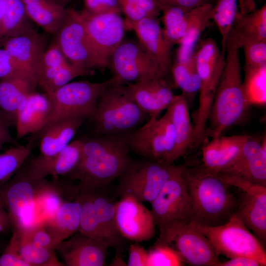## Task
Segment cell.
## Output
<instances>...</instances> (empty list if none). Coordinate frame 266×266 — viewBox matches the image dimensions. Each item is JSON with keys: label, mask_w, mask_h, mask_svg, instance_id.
<instances>
[{"label": "cell", "mask_w": 266, "mask_h": 266, "mask_svg": "<svg viewBox=\"0 0 266 266\" xmlns=\"http://www.w3.org/2000/svg\"><path fill=\"white\" fill-rule=\"evenodd\" d=\"M240 48L232 29L227 41L224 66L208 118L206 137L222 135L240 123L248 112L250 105L241 76Z\"/></svg>", "instance_id": "obj_1"}, {"label": "cell", "mask_w": 266, "mask_h": 266, "mask_svg": "<svg viewBox=\"0 0 266 266\" xmlns=\"http://www.w3.org/2000/svg\"><path fill=\"white\" fill-rule=\"evenodd\" d=\"M128 136L96 134L82 139L81 160L68 175L70 179L78 180L80 187L110 184L135 161L130 155Z\"/></svg>", "instance_id": "obj_2"}, {"label": "cell", "mask_w": 266, "mask_h": 266, "mask_svg": "<svg viewBox=\"0 0 266 266\" xmlns=\"http://www.w3.org/2000/svg\"><path fill=\"white\" fill-rule=\"evenodd\" d=\"M183 173L192 204L191 222L198 226H217L227 223L235 214L238 199L219 175L201 165L189 167L186 165Z\"/></svg>", "instance_id": "obj_3"}, {"label": "cell", "mask_w": 266, "mask_h": 266, "mask_svg": "<svg viewBox=\"0 0 266 266\" xmlns=\"http://www.w3.org/2000/svg\"><path fill=\"white\" fill-rule=\"evenodd\" d=\"M109 185L79 187L74 199L81 204L78 232L122 254L126 240L119 233L116 223V197Z\"/></svg>", "instance_id": "obj_4"}, {"label": "cell", "mask_w": 266, "mask_h": 266, "mask_svg": "<svg viewBox=\"0 0 266 266\" xmlns=\"http://www.w3.org/2000/svg\"><path fill=\"white\" fill-rule=\"evenodd\" d=\"M147 115L133 98L127 86L115 80L100 96L91 118L96 134L128 136Z\"/></svg>", "instance_id": "obj_5"}, {"label": "cell", "mask_w": 266, "mask_h": 266, "mask_svg": "<svg viewBox=\"0 0 266 266\" xmlns=\"http://www.w3.org/2000/svg\"><path fill=\"white\" fill-rule=\"evenodd\" d=\"M23 166L12 178L0 184V200L9 215L13 230L20 233L28 230L38 222L35 200L48 182L46 178L31 176Z\"/></svg>", "instance_id": "obj_6"}, {"label": "cell", "mask_w": 266, "mask_h": 266, "mask_svg": "<svg viewBox=\"0 0 266 266\" xmlns=\"http://www.w3.org/2000/svg\"><path fill=\"white\" fill-rule=\"evenodd\" d=\"M114 80L112 77L101 82H69L47 96L51 106L48 123L67 118L91 119L100 96Z\"/></svg>", "instance_id": "obj_7"}, {"label": "cell", "mask_w": 266, "mask_h": 266, "mask_svg": "<svg viewBox=\"0 0 266 266\" xmlns=\"http://www.w3.org/2000/svg\"><path fill=\"white\" fill-rule=\"evenodd\" d=\"M209 239L217 255L230 259L246 256L266 266V252L262 243L234 214L225 224L217 226L197 225Z\"/></svg>", "instance_id": "obj_8"}, {"label": "cell", "mask_w": 266, "mask_h": 266, "mask_svg": "<svg viewBox=\"0 0 266 266\" xmlns=\"http://www.w3.org/2000/svg\"><path fill=\"white\" fill-rule=\"evenodd\" d=\"M185 165H176L170 178L150 203L160 233L174 225L192 222V204L183 173Z\"/></svg>", "instance_id": "obj_9"}, {"label": "cell", "mask_w": 266, "mask_h": 266, "mask_svg": "<svg viewBox=\"0 0 266 266\" xmlns=\"http://www.w3.org/2000/svg\"><path fill=\"white\" fill-rule=\"evenodd\" d=\"M176 165H167L145 159L134 161L118 177V197H133L142 202L151 203L158 195L174 171Z\"/></svg>", "instance_id": "obj_10"}, {"label": "cell", "mask_w": 266, "mask_h": 266, "mask_svg": "<svg viewBox=\"0 0 266 266\" xmlns=\"http://www.w3.org/2000/svg\"><path fill=\"white\" fill-rule=\"evenodd\" d=\"M128 141L130 151L145 159L167 165L174 164V132L166 111L161 117L149 119L128 136Z\"/></svg>", "instance_id": "obj_11"}, {"label": "cell", "mask_w": 266, "mask_h": 266, "mask_svg": "<svg viewBox=\"0 0 266 266\" xmlns=\"http://www.w3.org/2000/svg\"><path fill=\"white\" fill-rule=\"evenodd\" d=\"M108 67L119 84L167 77L138 41L124 39L111 56Z\"/></svg>", "instance_id": "obj_12"}, {"label": "cell", "mask_w": 266, "mask_h": 266, "mask_svg": "<svg viewBox=\"0 0 266 266\" xmlns=\"http://www.w3.org/2000/svg\"><path fill=\"white\" fill-rule=\"evenodd\" d=\"M158 240L167 243L183 263L193 266H219L221 262L209 239L192 222L174 225L160 233Z\"/></svg>", "instance_id": "obj_13"}, {"label": "cell", "mask_w": 266, "mask_h": 266, "mask_svg": "<svg viewBox=\"0 0 266 266\" xmlns=\"http://www.w3.org/2000/svg\"><path fill=\"white\" fill-rule=\"evenodd\" d=\"M55 36L69 64L86 73L92 68L101 67L88 36L85 21L80 12L68 9L66 19Z\"/></svg>", "instance_id": "obj_14"}, {"label": "cell", "mask_w": 266, "mask_h": 266, "mask_svg": "<svg viewBox=\"0 0 266 266\" xmlns=\"http://www.w3.org/2000/svg\"><path fill=\"white\" fill-rule=\"evenodd\" d=\"M83 17L90 41L101 67H107L111 56L124 40L126 30L125 20L120 13L108 12Z\"/></svg>", "instance_id": "obj_15"}, {"label": "cell", "mask_w": 266, "mask_h": 266, "mask_svg": "<svg viewBox=\"0 0 266 266\" xmlns=\"http://www.w3.org/2000/svg\"><path fill=\"white\" fill-rule=\"evenodd\" d=\"M230 186L239 190L235 214L262 242L266 240V186L218 174Z\"/></svg>", "instance_id": "obj_16"}, {"label": "cell", "mask_w": 266, "mask_h": 266, "mask_svg": "<svg viewBox=\"0 0 266 266\" xmlns=\"http://www.w3.org/2000/svg\"><path fill=\"white\" fill-rule=\"evenodd\" d=\"M115 218L119 233L127 240L149 241L155 236L156 224L151 210L133 197H120L116 203Z\"/></svg>", "instance_id": "obj_17"}, {"label": "cell", "mask_w": 266, "mask_h": 266, "mask_svg": "<svg viewBox=\"0 0 266 266\" xmlns=\"http://www.w3.org/2000/svg\"><path fill=\"white\" fill-rule=\"evenodd\" d=\"M253 184L266 186V141L248 135L239 156L221 173Z\"/></svg>", "instance_id": "obj_18"}, {"label": "cell", "mask_w": 266, "mask_h": 266, "mask_svg": "<svg viewBox=\"0 0 266 266\" xmlns=\"http://www.w3.org/2000/svg\"><path fill=\"white\" fill-rule=\"evenodd\" d=\"M108 248L78 231L56 247L66 266L106 265Z\"/></svg>", "instance_id": "obj_19"}, {"label": "cell", "mask_w": 266, "mask_h": 266, "mask_svg": "<svg viewBox=\"0 0 266 266\" xmlns=\"http://www.w3.org/2000/svg\"><path fill=\"white\" fill-rule=\"evenodd\" d=\"M82 150V139L74 140L56 155L48 157L39 155L31 159L25 166L34 178L44 179L51 175L57 179L59 176L68 175L76 168Z\"/></svg>", "instance_id": "obj_20"}, {"label": "cell", "mask_w": 266, "mask_h": 266, "mask_svg": "<svg viewBox=\"0 0 266 266\" xmlns=\"http://www.w3.org/2000/svg\"><path fill=\"white\" fill-rule=\"evenodd\" d=\"M37 82L29 72L16 70L1 79L0 110L14 125L17 113L28 97L34 92Z\"/></svg>", "instance_id": "obj_21"}, {"label": "cell", "mask_w": 266, "mask_h": 266, "mask_svg": "<svg viewBox=\"0 0 266 266\" xmlns=\"http://www.w3.org/2000/svg\"><path fill=\"white\" fill-rule=\"evenodd\" d=\"M127 87L134 100L149 119L159 117L175 96L164 78L132 83Z\"/></svg>", "instance_id": "obj_22"}, {"label": "cell", "mask_w": 266, "mask_h": 266, "mask_svg": "<svg viewBox=\"0 0 266 266\" xmlns=\"http://www.w3.org/2000/svg\"><path fill=\"white\" fill-rule=\"evenodd\" d=\"M47 39L44 34L33 30L12 37L2 44L20 70L36 75L45 50Z\"/></svg>", "instance_id": "obj_23"}, {"label": "cell", "mask_w": 266, "mask_h": 266, "mask_svg": "<svg viewBox=\"0 0 266 266\" xmlns=\"http://www.w3.org/2000/svg\"><path fill=\"white\" fill-rule=\"evenodd\" d=\"M248 136L221 135L203 142L201 166L211 172L221 173L239 156Z\"/></svg>", "instance_id": "obj_24"}, {"label": "cell", "mask_w": 266, "mask_h": 266, "mask_svg": "<svg viewBox=\"0 0 266 266\" xmlns=\"http://www.w3.org/2000/svg\"><path fill=\"white\" fill-rule=\"evenodd\" d=\"M131 30L134 31L138 42L167 76L172 65L171 49L166 43L158 18H145L133 25Z\"/></svg>", "instance_id": "obj_25"}, {"label": "cell", "mask_w": 266, "mask_h": 266, "mask_svg": "<svg viewBox=\"0 0 266 266\" xmlns=\"http://www.w3.org/2000/svg\"><path fill=\"white\" fill-rule=\"evenodd\" d=\"M50 112L47 96L33 93L17 113L15 123L17 139L41 132L49 123Z\"/></svg>", "instance_id": "obj_26"}, {"label": "cell", "mask_w": 266, "mask_h": 266, "mask_svg": "<svg viewBox=\"0 0 266 266\" xmlns=\"http://www.w3.org/2000/svg\"><path fill=\"white\" fill-rule=\"evenodd\" d=\"M173 126L175 144L173 156L174 163L190 150L193 125L189 112V104L182 95H175L166 109Z\"/></svg>", "instance_id": "obj_27"}, {"label": "cell", "mask_w": 266, "mask_h": 266, "mask_svg": "<svg viewBox=\"0 0 266 266\" xmlns=\"http://www.w3.org/2000/svg\"><path fill=\"white\" fill-rule=\"evenodd\" d=\"M84 121L82 118H67L48 123L42 131L40 155L51 157L63 150L72 141Z\"/></svg>", "instance_id": "obj_28"}, {"label": "cell", "mask_w": 266, "mask_h": 266, "mask_svg": "<svg viewBox=\"0 0 266 266\" xmlns=\"http://www.w3.org/2000/svg\"><path fill=\"white\" fill-rule=\"evenodd\" d=\"M78 191V185L61 182L57 179L48 181L35 200L37 221L54 216L64 202L74 199Z\"/></svg>", "instance_id": "obj_29"}, {"label": "cell", "mask_w": 266, "mask_h": 266, "mask_svg": "<svg viewBox=\"0 0 266 266\" xmlns=\"http://www.w3.org/2000/svg\"><path fill=\"white\" fill-rule=\"evenodd\" d=\"M30 20L48 33L56 35L65 22L68 9L53 0H22Z\"/></svg>", "instance_id": "obj_30"}, {"label": "cell", "mask_w": 266, "mask_h": 266, "mask_svg": "<svg viewBox=\"0 0 266 266\" xmlns=\"http://www.w3.org/2000/svg\"><path fill=\"white\" fill-rule=\"evenodd\" d=\"M213 6L209 2L189 11L186 33L178 44L177 62L187 63L194 57L196 44L210 20Z\"/></svg>", "instance_id": "obj_31"}, {"label": "cell", "mask_w": 266, "mask_h": 266, "mask_svg": "<svg viewBox=\"0 0 266 266\" xmlns=\"http://www.w3.org/2000/svg\"><path fill=\"white\" fill-rule=\"evenodd\" d=\"M81 210L80 202L74 198L64 202L54 216L42 220L57 246L78 231Z\"/></svg>", "instance_id": "obj_32"}, {"label": "cell", "mask_w": 266, "mask_h": 266, "mask_svg": "<svg viewBox=\"0 0 266 266\" xmlns=\"http://www.w3.org/2000/svg\"><path fill=\"white\" fill-rule=\"evenodd\" d=\"M3 0L5 11L0 21V45L10 38L33 30L22 0Z\"/></svg>", "instance_id": "obj_33"}, {"label": "cell", "mask_w": 266, "mask_h": 266, "mask_svg": "<svg viewBox=\"0 0 266 266\" xmlns=\"http://www.w3.org/2000/svg\"><path fill=\"white\" fill-rule=\"evenodd\" d=\"M232 29L239 44L245 41L266 40V4L245 14L237 12Z\"/></svg>", "instance_id": "obj_34"}, {"label": "cell", "mask_w": 266, "mask_h": 266, "mask_svg": "<svg viewBox=\"0 0 266 266\" xmlns=\"http://www.w3.org/2000/svg\"><path fill=\"white\" fill-rule=\"evenodd\" d=\"M177 7H170L162 10L164 27L162 33L167 45L172 47L182 40L188 22V12Z\"/></svg>", "instance_id": "obj_35"}, {"label": "cell", "mask_w": 266, "mask_h": 266, "mask_svg": "<svg viewBox=\"0 0 266 266\" xmlns=\"http://www.w3.org/2000/svg\"><path fill=\"white\" fill-rule=\"evenodd\" d=\"M170 73L176 86L189 101L199 92L200 79L198 73L194 57L187 63L176 62L172 65Z\"/></svg>", "instance_id": "obj_36"}, {"label": "cell", "mask_w": 266, "mask_h": 266, "mask_svg": "<svg viewBox=\"0 0 266 266\" xmlns=\"http://www.w3.org/2000/svg\"><path fill=\"white\" fill-rule=\"evenodd\" d=\"M238 0H218L210 12V20L215 23L221 35V51L225 52L227 39L233 26Z\"/></svg>", "instance_id": "obj_37"}, {"label": "cell", "mask_w": 266, "mask_h": 266, "mask_svg": "<svg viewBox=\"0 0 266 266\" xmlns=\"http://www.w3.org/2000/svg\"><path fill=\"white\" fill-rule=\"evenodd\" d=\"M244 92L250 105H264L266 102V65L244 68Z\"/></svg>", "instance_id": "obj_38"}, {"label": "cell", "mask_w": 266, "mask_h": 266, "mask_svg": "<svg viewBox=\"0 0 266 266\" xmlns=\"http://www.w3.org/2000/svg\"><path fill=\"white\" fill-rule=\"evenodd\" d=\"M19 236V253L29 266H65L58 259L55 249L39 247L25 242L21 239L20 234Z\"/></svg>", "instance_id": "obj_39"}, {"label": "cell", "mask_w": 266, "mask_h": 266, "mask_svg": "<svg viewBox=\"0 0 266 266\" xmlns=\"http://www.w3.org/2000/svg\"><path fill=\"white\" fill-rule=\"evenodd\" d=\"M32 149L30 144L18 145L0 154V184L9 180L21 168Z\"/></svg>", "instance_id": "obj_40"}, {"label": "cell", "mask_w": 266, "mask_h": 266, "mask_svg": "<svg viewBox=\"0 0 266 266\" xmlns=\"http://www.w3.org/2000/svg\"><path fill=\"white\" fill-rule=\"evenodd\" d=\"M147 252L146 266L185 265L176 251L165 242L157 240Z\"/></svg>", "instance_id": "obj_41"}, {"label": "cell", "mask_w": 266, "mask_h": 266, "mask_svg": "<svg viewBox=\"0 0 266 266\" xmlns=\"http://www.w3.org/2000/svg\"><path fill=\"white\" fill-rule=\"evenodd\" d=\"M17 232L20 234L21 239L25 242L55 250L57 246L52 234L42 220L24 232Z\"/></svg>", "instance_id": "obj_42"}, {"label": "cell", "mask_w": 266, "mask_h": 266, "mask_svg": "<svg viewBox=\"0 0 266 266\" xmlns=\"http://www.w3.org/2000/svg\"><path fill=\"white\" fill-rule=\"evenodd\" d=\"M244 54V68L266 65V40L245 41L240 43Z\"/></svg>", "instance_id": "obj_43"}, {"label": "cell", "mask_w": 266, "mask_h": 266, "mask_svg": "<svg viewBox=\"0 0 266 266\" xmlns=\"http://www.w3.org/2000/svg\"><path fill=\"white\" fill-rule=\"evenodd\" d=\"M86 74L83 70L68 63L58 69L54 77L43 90L48 96L73 79Z\"/></svg>", "instance_id": "obj_44"}, {"label": "cell", "mask_w": 266, "mask_h": 266, "mask_svg": "<svg viewBox=\"0 0 266 266\" xmlns=\"http://www.w3.org/2000/svg\"><path fill=\"white\" fill-rule=\"evenodd\" d=\"M20 236L13 230L12 236L0 255V266H29L19 253Z\"/></svg>", "instance_id": "obj_45"}, {"label": "cell", "mask_w": 266, "mask_h": 266, "mask_svg": "<svg viewBox=\"0 0 266 266\" xmlns=\"http://www.w3.org/2000/svg\"><path fill=\"white\" fill-rule=\"evenodd\" d=\"M68 63L55 38L45 49L39 67L57 68Z\"/></svg>", "instance_id": "obj_46"}, {"label": "cell", "mask_w": 266, "mask_h": 266, "mask_svg": "<svg viewBox=\"0 0 266 266\" xmlns=\"http://www.w3.org/2000/svg\"><path fill=\"white\" fill-rule=\"evenodd\" d=\"M85 15H95L108 12H121L119 0H84Z\"/></svg>", "instance_id": "obj_47"}, {"label": "cell", "mask_w": 266, "mask_h": 266, "mask_svg": "<svg viewBox=\"0 0 266 266\" xmlns=\"http://www.w3.org/2000/svg\"><path fill=\"white\" fill-rule=\"evenodd\" d=\"M148 252L138 242L131 244L128 249V266H146Z\"/></svg>", "instance_id": "obj_48"}, {"label": "cell", "mask_w": 266, "mask_h": 266, "mask_svg": "<svg viewBox=\"0 0 266 266\" xmlns=\"http://www.w3.org/2000/svg\"><path fill=\"white\" fill-rule=\"evenodd\" d=\"M161 10L167 7H177L186 10H190L204 3L209 0H154Z\"/></svg>", "instance_id": "obj_49"}, {"label": "cell", "mask_w": 266, "mask_h": 266, "mask_svg": "<svg viewBox=\"0 0 266 266\" xmlns=\"http://www.w3.org/2000/svg\"><path fill=\"white\" fill-rule=\"evenodd\" d=\"M20 69L8 52L0 49V79Z\"/></svg>", "instance_id": "obj_50"}, {"label": "cell", "mask_w": 266, "mask_h": 266, "mask_svg": "<svg viewBox=\"0 0 266 266\" xmlns=\"http://www.w3.org/2000/svg\"><path fill=\"white\" fill-rule=\"evenodd\" d=\"M147 12L150 17L158 18L162 10L154 0H126Z\"/></svg>", "instance_id": "obj_51"}, {"label": "cell", "mask_w": 266, "mask_h": 266, "mask_svg": "<svg viewBox=\"0 0 266 266\" xmlns=\"http://www.w3.org/2000/svg\"><path fill=\"white\" fill-rule=\"evenodd\" d=\"M219 266H262L256 260L246 256H238L220 262Z\"/></svg>", "instance_id": "obj_52"}, {"label": "cell", "mask_w": 266, "mask_h": 266, "mask_svg": "<svg viewBox=\"0 0 266 266\" xmlns=\"http://www.w3.org/2000/svg\"><path fill=\"white\" fill-rule=\"evenodd\" d=\"M12 125L8 119L0 110V142L3 143L12 141L9 127Z\"/></svg>", "instance_id": "obj_53"}, {"label": "cell", "mask_w": 266, "mask_h": 266, "mask_svg": "<svg viewBox=\"0 0 266 266\" xmlns=\"http://www.w3.org/2000/svg\"><path fill=\"white\" fill-rule=\"evenodd\" d=\"M11 226L9 215L0 200V233Z\"/></svg>", "instance_id": "obj_54"}, {"label": "cell", "mask_w": 266, "mask_h": 266, "mask_svg": "<svg viewBox=\"0 0 266 266\" xmlns=\"http://www.w3.org/2000/svg\"><path fill=\"white\" fill-rule=\"evenodd\" d=\"M239 2L240 14H245L256 9L253 0H238Z\"/></svg>", "instance_id": "obj_55"}, {"label": "cell", "mask_w": 266, "mask_h": 266, "mask_svg": "<svg viewBox=\"0 0 266 266\" xmlns=\"http://www.w3.org/2000/svg\"><path fill=\"white\" fill-rule=\"evenodd\" d=\"M110 266H127L123 258L122 254H115Z\"/></svg>", "instance_id": "obj_56"}, {"label": "cell", "mask_w": 266, "mask_h": 266, "mask_svg": "<svg viewBox=\"0 0 266 266\" xmlns=\"http://www.w3.org/2000/svg\"><path fill=\"white\" fill-rule=\"evenodd\" d=\"M5 11V3L3 0H0V21Z\"/></svg>", "instance_id": "obj_57"}, {"label": "cell", "mask_w": 266, "mask_h": 266, "mask_svg": "<svg viewBox=\"0 0 266 266\" xmlns=\"http://www.w3.org/2000/svg\"><path fill=\"white\" fill-rule=\"evenodd\" d=\"M59 4L66 6L67 4L72 1L74 0H53Z\"/></svg>", "instance_id": "obj_58"}, {"label": "cell", "mask_w": 266, "mask_h": 266, "mask_svg": "<svg viewBox=\"0 0 266 266\" xmlns=\"http://www.w3.org/2000/svg\"><path fill=\"white\" fill-rule=\"evenodd\" d=\"M3 144H4V143H3L1 142H0V148L3 145Z\"/></svg>", "instance_id": "obj_59"}, {"label": "cell", "mask_w": 266, "mask_h": 266, "mask_svg": "<svg viewBox=\"0 0 266 266\" xmlns=\"http://www.w3.org/2000/svg\"></svg>", "instance_id": "obj_60"}]
</instances>
